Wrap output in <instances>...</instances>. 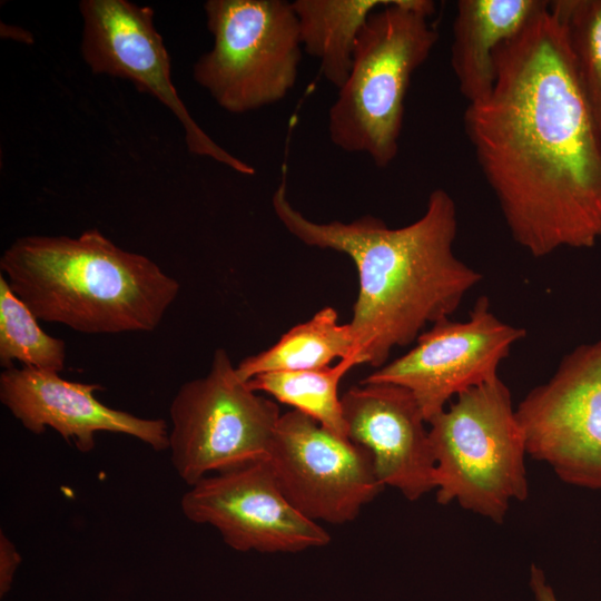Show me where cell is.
<instances>
[{"mask_svg":"<svg viewBox=\"0 0 601 601\" xmlns=\"http://www.w3.org/2000/svg\"><path fill=\"white\" fill-rule=\"evenodd\" d=\"M466 137L514 242L533 257L601 240V136L549 3L495 53Z\"/></svg>","mask_w":601,"mask_h":601,"instance_id":"6da1fadb","label":"cell"},{"mask_svg":"<svg viewBox=\"0 0 601 601\" xmlns=\"http://www.w3.org/2000/svg\"><path fill=\"white\" fill-rule=\"evenodd\" d=\"M285 229L311 247L348 256L358 294L348 323L359 364L381 367L395 347L415 342L439 321L450 318L482 274L454 252L457 209L442 188L431 191L423 215L398 228L365 215L349 223H316L296 209L283 180L272 197Z\"/></svg>","mask_w":601,"mask_h":601,"instance_id":"7a4b0ae2","label":"cell"},{"mask_svg":"<svg viewBox=\"0 0 601 601\" xmlns=\"http://www.w3.org/2000/svg\"><path fill=\"white\" fill-rule=\"evenodd\" d=\"M0 269L39 321L85 334L151 332L180 288L154 260L120 248L97 228L77 237L17 238Z\"/></svg>","mask_w":601,"mask_h":601,"instance_id":"3957f363","label":"cell"},{"mask_svg":"<svg viewBox=\"0 0 601 601\" xmlns=\"http://www.w3.org/2000/svg\"><path fill=\"white\" fill-rule=\"evenodd\" d=\"M430 0H391L366 20L349 75L328 110L331 141L366 154L380 168L396 158L412 75L430 57L439 32Z\"/></svg>","mask_w":601,"mask_h":601,"instance_id":"277c9868","label":"cell"},{"mask_svg":"<svg viewBox=\"0 0 601 601\" xmlns=\"http://www.w3.org/2000/svg\"><path fill=\"white\" fill-rule=\"evenodd\" d=\"M436 501L502 523L529 486L526 449L509 387L496 380L454 398L428 422Z\"/></svg>","mask_w":601,"mask_h":601,"instance_id":"5b68a950","label":"cell"},{"mask_svg":"<svg viewBox=\"0 0 601 601\" xmlns=\"http://www.w3.org/2000/svg\"><path fill=\"white\" fill-rule=\"evenodd\" d=\"M204 10L214 45L195 62V81L230 114L283 100L296 83L303 51L292 2L208 0Z\"/></svg>","mask_w":601,"mask_h":601,"instance_id":"8992f818","label":"cell"},{"mask_svg":"<svg viewBox=\"0 0 601 601\" xmlns=\"http://www.w3.org/2000/svg\"><path fill=\"white\" fill-rule=\"evenodd\" d=\"M169 415L171 464L190 486L267 459L282 414L274 401L239 378L229 354L217 348L207 374L179 387Z\"/></svg>","mask_w":601,"mask_h":601,"instance_id":"52a82bcc","label":"cell"},{"mask_svg":"<svg viewBox=\"0 0 601 601\" xmlns=\"http://www.w3.org/2000/svg\"><path fill=\"white\" fill-rule=\"evenodd\" d=\"M515 414L528 455L568 484L601 490V339L568 353Z\"/></svg>","mask_w":601,"mask_h":601,"instance_id":"ba28073f","label":"cell"},{"mask_svg":"<svg viewBox=\"0 0 601 601\" xmlns=\"http://www.w3.org/2000/svg\"><path fill=\"white\" fill-rule=\"evenodd\" d=\"M267 460L286 499L317 523L354 521L384 489L367 449L296 410L280 415Z\"/></svg>","mask_w":601,"mask_h":601,"instance_id":"9c48e42d","label":"cell"},{"mask_svg":"<svg viewBox=\"0 0 601 601\" xmlns=\"http://www.w3.org/2000/svg\"><path fill=\"white\" fill-rule=\"evenodd\" d=\"M525 331L500 319L487 297H479L462 322L431 325L404 355L359 383H390L408 390L428 422L460 394L492 382Z\"/></svg>","mask_w":601,"mask_h":601,"instance_id":"30bf717a","label":"cell"},{"mask_svg":"<svg viewBox=\"0 0 601 601\" xmlns=\"http://www.w3.org/2000/svg\"><path fill=\"white\" fill-rule=\"evenodd\" d=\"M80 52L95 75L127 79L179 120L189 152L211 158L246 176L255 168L217 145L194 120L171 80L170 57L149 6L128 0H82Z\"/></svg>","mask_w":601,"mask_h":601,"instance_id":"8fae6325","label":"cell"},{"mask_svg":"<svg viewBox=\"0 0 601 601\" xmlns=\"http://www.w3.org/2000/svg\"><path fill=\"white\" fill-rule=\"evenodd\" d=\"M184 515L215 528L235 551L294 553L327 545L328 532L280 491L268 460L208 475L180 500Z\"/></svg>","mask_w":601,"mask_h":601,"instance_id":"7c38bea8","label":"cell"},{"mask_svg":"<svg viewBox=\"0 0 601 601\" xmlns=\"http://www.w3.org/2000/svg\"><path fill=\"white\" fill-rule=\"evenodd\" d=\"M101 388L27 366L4 368L0 374L1 403L33 434L50 427L81 453L93 450L99 432L132 436L154 451L168 450L169 426L165 420L109 407L95 396Z\"/></svg>","mask_w":601,"mask_h":601,"instance_id":"4fadbf2b","label":"cell"},{"mask_svg":"<svg viewBox=\"0 0 601 601\" xmlns=\"http://www.w3.org/2000/svg\"><path fill=\"white\" fill-rule=\"evenodd\" d=\"M342 398L346 436L370 451L381 483L416 501L434 490L428 424L414 395L400 385L359 383Z\"/></svg>","mask_w":601,"mask_h":601,"instance_id":"5bb4252c","label":"cell"},{"mask_svg":"<svg viewBox=\"0 0 601 601\" xmlns=\"http://www.w3.org/2000/svg\"><path fill=\"white\" fill-rule=\"evenodd\" d=\"M549 1L460 0L453 22L451 65L467 104L485 99L495 82L494 53Z\"/></svg>","mask_w":601,"mask_h":601,"instance_id":"9a60e30c","label":"cell"},{"mask_svg":"<svg viewBox=\"0 0 601 601\" xmlns=\"http://www.w3.org/2000/svg\"><path fill=\"white\" fill-rule=\"evenodd\" d=\"M391 0H295L303 50L337 89L347 79L359 32L368 17Z\"/></svg>","mask_w":601,"mask_h":601,"instance_id":"2e32d148","label":"cell"},{"mask_svg":"<svg viewBox=\"0 0 601 601\" xmlns=\"http://www.w3.org/2000/svg\"><path fill=\"white\" fill-rule=\"evenodd\" d=\"M351 356L354 339L349 324H339L336 309L326 306L292 327L269 348L244 358L236 373L248 382L259 374L316 370Z\"/></svg>","mask_w":601,"mask_h":601,"instance_id":"e0dca14e","label":"cell"},{"mask_svg":"<svg viewBox=\"0 0 601 601\" xmlns=\"http://www.w3.org/2000/svg\"><path fill=\"white\" fill-rule=\"evenodd\" d=\"M356 365H359L358 359L351 356L333 366L316 370L259 374L247 384L254 392H264L311 416L329 431L347 437L338 385Z\"/></svg>","mask_w":601,"mask_h":601,"instance_id":"ac0fdd59","label":"cell"},{"mask_svg":"<svg viewBox=\"0 0 601 601\" xmlns=\"http://www.w3.org/2000/svg\"><path fill=\"white\" fill-rule=\"evenodd\" d=\"M27 304L0 274V365L60 373L66 363V343L46 333Z\"/></svg>","mask_w":601,"mask_h":601,"instance_id":"d6986e66","label":"cell"},{"mask_svg":"<svg viewBox=\"0 0 601 601\" xmlns=\"http://www.w3.org/2000/svg\"><path fill=\"white\" fill-rule=\"evenodd\" d=\"M550 8L563 28L581 88L601 136V0H553Z\"/></svg>","mask_w":601,"mask_h":601,"instance_id":"ffe728a7","label":"cell"},{"mask_svg":"<svg viewBox=\"0 0 601 601\" xmlns=\"http://www.w3.org/2000/svg\"><path fill=\"white\" fill-rule=\"evenodd\" d=\"M21 563V555L14 544L3 533H0V595L11 589L16 571Z\"/></svg>","mask_w":601,"mask_h":601,"instance_id":"44dd1931","label":"cell"},{"mask_svg":"<svg viewBox=\"0 0 601 601\" xmlns=\"http://www.w3.org/2000/svg\"><path fill=\"white\" fill-rule=\"evenodd\" d=\"M530 587L536 601H558L543 570L535 564H532L530 570Z\"/></svg>","mask_w":601,"mask_h":601,"instance_id":"7402d4cb","label":"cell"}]
</instances>
